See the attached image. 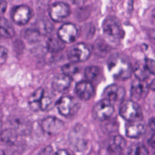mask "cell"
<instances>
[{"label": "cell", "mask_w": 155, "mask_h": 155, "mask_svg": "<svg viewBox=\"0 0 155 155\" xmlns=\"http://www.w3.org/2000/svg\"><path fill=\"white\" fill-rule=\"evenodd\" d=\"M104 34L113 41H119L124 36V30L121 24L117 18L113 16L106 18L102 22Z\"/></svg>", "instance_id": "6da1fadb"}, {"label": "cell", "mask_w": 155, "mask_h": 155, "mask_svg": "<svg viewBox=\"0 0 155 155\" xmlns=\"http://www.w3.org/2000/svg\"><path fill=\"white\" fill-rule=\"evenodd\" d=\"M119 114L128 122H139L142 119V112L140 106L132 100H127L122 103Z\"/></svg>", "instance_id": "7a4b0ae2"}, {"label": "cell", "mask_w": 155, "mask_h": 155, "mask_svg": "<svg viewBox=\"0 0 155 155\" xmlns=\"http://www.w3.org/2000/svg\"><path fill=\"white\" fill-rule=\"evenodd\" d=\"M108 65L115 79L124 81L131 76L133 69L127 61L117 58L111 61Z\"/></svg>", "instance_id": "3957f363"}, {"label": "cell", "mask_w": 155, "mask_h": 155, "mask_svg": "<svg viewBox=\"0 0 155 155\" xmlns=\"http://www.w3.org/2000/svg\"><path fill=\"white\" fill-rule=\"evenodd\" d=\"M114 111V108L112 102L107 99H103L93 106L92 114L95 119L104 121L111 117Z\"/></svg>", "instance_id": "277c9868"}, {"label": "cell", "mask_w": 155, "mask_h": 155, "mask_svg": "<svg viewBox=\"0 0 155 155\" xmlns=\"http://www.w3.org/2000/svg\"><path fill=\"white\" fill-rule=\"evenodd\" d=\"M91 51L89 47L84 43H77L67 51V56L72 63H78L87 61L90 56Z\"/></svg>", "instance_id": "5b68a950"}, {"label": "cell", "mask_w": 155, "mask_h": 155, "mask_svg": "<svg viewBox=\"0 0 155 155\" xmlns=\"http://www.w3.org/2000/svg\"><path fill=\"white\" fill-rule=\"evenodd\" d=\"M59 113L65 117L71 116L75 114L79 108L78 102L71 96H63L56 103Z\"/></svg>", "instance_id": "8992f818"}, {"label": "cell", "mask_w": 155, "mask_h": 155, "mask_svg": "<svg viewBox=\"0 0 155 155\" xmlns=\"http://www.w3.org/2000/svg\"><path fill=\"white\" fill-rule=\"evenodd\" d=\"M42 130L48 134L56 135L61 133L64 128V123L59 119L48 116L41 120L40 123Z\"/></svg>", "instance_id": "52a82bcc"}, {"label": "cell", "mask_w": 155, "mask_h": 155, "mask_svg": "<svg viewBox=\"0 0 155 155\" xmlns=\"http://www.w3.org/2000/svg\"><path fill=\"white\" fill-rule=\"evenodd\" d=\"M70 6L63 2H56L50 7L49 15L52 21L57 22H61L70 14Z\"/></svg>", "instance_id": "ba28073f"}, {"label": "cell", "mask_w": 155, "mask_h": 155, "mask_svg": "<svg viewBox=\"0 0 155 155\" xmlns=\"http://www.w3.org/2000/svg\"><path fill=\"white\" fill-rule=\"evenodd\" d=\"M31 18V10L25 5L15 7L12 11V19L16 24L22 25L28 23Z\"/></svg>", "instance_id": "9c48e42d"}, {"label": "cell", "mask_w": 155, "mask_h": 155, "mask_svg": "<svg viewBox=\"0 0 155 155\" xmlns=\"http://www.w3.org/2000/svg\"><path fill=\"white\" fill-rule=\"evenodd\" d=\"M78 36V30L75 25L71 23H65L58 31V36L65 44L74 42Z\"/></svg>", "instance_id": "30bf717a"}, {"label": "cell", "mask_w": 155, "mask_h": 155, "mask_svg": "<svg viewBox=\"0 0 155 155\" xmlns=\"http://www.w3.org/2000/svg\"><path fill=\"white\" fill-rule=\"evenodd\" d=\"M75 91L78 97L82 101H88L93 96L94 88L88 81H82L77 83Z\"/></svg>", "instance_id": "8fae6325"}, {"label": "cell", "mask_w": 155, "mask_h": 155, "mask_svg": "<svg viewBox=\"0 0 155 155\" xmlns=\"http://www.w3.org/2000/svg\"><path fill=\"white\" fill-rule=\"evenodd\" d=\"M70 143L72 147L78 151L85 149L87 145L85 138L82 136L80 127L76 126L70 133Z\"/></svg>", "instance_id": "7c38bea8"}, {"label": "cell", "mask_w": 155, "mask_h": 155, "mask_svg": "<svg viewBox=\"0 0 155 155\" xmlns=\"http://www.w3.org/2000/svg\"><path fill=\"white\" fill-rule=\"evenodd\" d=\"M125 90L122 87L117 84H112L107 87L104 91L105 99L111 102L120 101L125 96Z\"/></svg>", "instance_id": "4fadbf2b"}, {"label": "cell", "mask_w": 155, "mask_h": 155, "mask_svg": "<svg viewBox=\"0 0 155 155\" xmlns=\"http://www.w3.org/2000/svg\"><path fill=\"white\" fill-rule=\"evenodd\" d=\"M71 84V78L64 74L56 76L52 81V88L59 93L66 91Z\"/></svg>", "instance_id": "5bb4252c"}, {"label": "cell", "mask_w": 155, "mask_h": 155, "mask_svg": "<svg viewBox=\"0 0 155 155\" xmlns=\"http://www.w3.org/2000/svg\"><path fill=\"white\" fill-rule=\"evenodd\" d=\"M145 132L144 125L138 122H129L125 126V134L130 138H138Z\"/></svg>", "instance_id": "9a60e30c"}, {"label": "cell", "mask_w": 155, "mask_h": 155, "mask_svg": "<svg viewBox=\"0 0 155 155\" xmlns=\"http://www.w3.org/2000/svg\"><path fill=\"white\" fill-rule=\"evenodd\" d=\"M45 91L42 88L36 89L28 99V105L31 110L35 111L41 110V105L44 97Z\"/></svg>", "instance_id": "2e32d148"}, {"label": "cell", "mask_w": 155, "mask_h": 155, "mask_svg": "<svg viewBox=\"0 0 155 155\" xmlns=\"http://www.w3.org/2000/svg\"><path fill=\"white\" fill-rule=\"evenodd\" d=\"M145 92V85L143 81L138 79L135 80L131 84L130 88L131 100L136 102L140 100Z\"/></svg>", "instance_id": "e0dca14e"}, {"label": "cell", "mask_w": 155, "mask_h": 155, "mask_svg": "<svg viewBox=\"0 0 155 155\" xmlns=\"http://www.w3.org/2000/svg\"><path fill=\"white\" fill-rule=\"evenodd\" d=\"M15 33V28L12 23L5 18L0 17V37L12 38Z\"/></svg>", "instance_id": "ac0fdd59"}, {"label": "cell", "mask_w": 155, "mask_h": 155, "mask_svg": "<svg viewBox=\"0 0 155 155\" xmlns=\"http://www.w3.org/2000/svg\"><path fill=\"white\" fill-rule=\"evenodd\" d=\"M47 50L51 53H58L65 48V43L62 42L58 36L51 37L47 43Z\"/></svg>", "instance_id": "d6986e66"}, {"label": "cell", "mask_w": 155, "mask_h": 155, "mask_svg": "<svg viewBox=\"0 0 155 155\" xmlns=\"http://www.w3.org/2000/svg\"><path fill=\"white\" fill-rule=\"evenodd\" d=\"M133 71L136 79L141 81H144L149 76L150 73L147 70L145 64H137L135 65L133 68Z\"/></svg>", "instance_id": "ffe728a7"}, {"label": "cell", "mask_w": 155, "mask_h": 155, "mask_svg": "<svg viewBox=\"0 0 155 155\" xmlns=\"http://www.w3.org/2000/svg\"><path fill=\"white\" fill-rule=\"evenodd\" d=\"M100 73V68L97 66L91 65L87 67L84 71V76L87 81H91L95 79Z\"/></svg>", "instance_id": "44dd1931"}, {"label": "cell", "mask_w": 155, "mask_h": 155, "mask_svg": "<svg viewBox=\"0 0 155 155\" xmlns=\"http://www.w3.org/2000/svg\"><path fill=\"white\" fill-rule=\"evenodd\" d=\"M79 71L78 66L74 63H68L64 65L62 67V71L64 74L70 77L75 75Z\"/></svg>", "instance_id": "7402d4cb"}, {"label": "cell", "mask_w": 155, "mask_h": 155, "mask_svg": "<svg viewBox=\"0 0 155 155\" xmlns=\"http://www.w3.org/2000/svg\"><path fill=\"white\" fill-rule=\"evenodd\" d=\"M128 155H148V150L145 145L136 144L129 150Z\"/></svg>", "instance_id": "603a6c76"}, {"label": "cell", "mask_w": 155, "mask_h": 155, "mask_svg": "<svg viewBox=\"0 0 155 155\" xmlns=\"http://www.w3.org/2000/svg\"><path fill=\"white\" fill-rule=\"evenodd\" d=\"M1 137L3 141L7 143H13L16 138V134L13 130H7L2 133Z\"/></svg>", "instance_id": "cb8c5ba5"}, {"label": "cell", "mask_w": 155, "mask_h": 155, "mask_svg": "<svg viewBox=\"0 0 155 155\" xmlns=\"http://www.w3.org/2000/svg\"><path fill=\"white\" fill-rule=\"evenodd\" d=\"M40 33L36 29H30L25 31V38L30 42L36 41L39 37Z\"/></svg>", "instance_id": "d4e9b609"}, {"label": "cell", "mask_w": 155, "mask_h": 155, "mask_svg": "<svg viewBox=\"0 0 155 155\" xmlns=\"http://www.w3.org/2000/svg\"><path fill=\"white\" fill-rule=\"evenodd\" d=\"M122 148L113 142L107 149L108 155H120Z\"/></svg>", "instance_id": "484cf974"}, {"label": "cell", "mask_w": 155, "mask_h": 155, "mask_svg": "<svg viewBox=\"0 0 155 155\" xmlns=\"http://www.w3.org/2000/svg\"><path fill=\"white\" fill-rule=\"evenodd\" d=\"M144 64L148 72L155 75V61L151 58H146L144 61Z\"/></svg>", "instance_id": "4316f807"}, {"label": "cell", "mask_w": 155, "mask_h": 155, "mask_svg": "<svg viewBox=\"0 0 155 155\" xmlns=\"http://www.w3.org/2000/svg\"><path fill=\"white\" fill-rule=\"evenodd\" d=\"M95 49L97 50V51L100 54H105L108 51V46L103 41H97L95 45Z\"/></svg>", "instance_id": "83f0119b"}, {"label": "cell", "mask_w": 155, "mask_h": 155, "mask_svg": "<svg viewBox=\"0 0 155 155\" xmlns=\"http://www.w3.org/2000/svg\"><path fill=\"white\" fill-rule=\"evenodd\" d=\"M8 57V50L2 45H0V65L3 64Z\"/></svg>", "instance_id": "f1b7e54d"}, {"label": "cell", "mask_w": 155, "mask_h": 155, "mask_svg": "<svg viewBox=\"0 0 155 155\" xmlns=\"http://www.w3.org/2000/svg\"><path fill=\"white\" fill-rule=\"evenodd\" d=\"M113 142L114 143L117 144V145L121 147L122 148L125 145V139L122 137H121L120 136H115L114 138V142Z\"/></svg>", "instance_id": "f546056e"}, {"label": "cell", "mask_w": 155, "mask_h": 155, "mask_svg": "<svg viewBox=\"0 0 155 155\" xmlns=\"http://www.w3.org/2000/svg\"><path fill=\"white\" fill-rule=\"evenodd\" d=\"M7 7V3L4 0H0V14L4 13Z\"/></svg>", "instance_id": "4dcf8cb0"}, {"label": "cell", "mask_w": 155, "mask_h": 155, "mask_svg": "<svg viewBox=\"0 0 155 155\" xmlns=\"http://www.w3.org/2000/svg\"><path fill=\"white\" fill-rule=\"evenodd\" d=\"M148 143L150 146H151L152 148H155V133L153 134L151 137L148 139Z\"/></svg>", "instance_id": "1f68e13d"}, {"label": "cell", "mask_w": 155, "mask_h": 155, "mask_svg": "<svg viewBox=\"0 0 155 155\" xmlns=\"http://www.w3.org/2000/svg\"><path fill=\"white\" fill-rule=\"evenodd\" d=\"M55 155H71V154L65 150H59L56 153Z\"/></svg>", "instance_id": "d6a6232c"}, {"label": "cell", "mask_w": 155, "mask_h": 155, "mask_svg": "<svg viewBox=\"0 0 155 155\" xmlns=\"http://www.w3.org/2000/svg\"><path fill=\"white\" fill-rule=\"evenodd\" d=\"M149 126L155 132V117L151 118L149 121Z\"/></svg>", "instance_id": "836d02e7"}, {"label": "cell", "mask_w": 155, "mask_h": 155, "mask_svg": "<svg viewBox=\"0 0 155 155\" xmlns=\"http://www.w3.org/2000/svg\"><path fill=\"white\" fill-rule=\"evenodd\" d=\"M148 88L152 90H154L155 91V79H153L150 83V84L148 85Z\"/></svg>", "instance_id": "e575fe53"}, {"label": "cell", "mask_w": 155, "mask_h": 155, "mask_svg": "<svg viewBox=\"0 0 155 155\" xmlns=\"http://www.w3.org/2000/svg\"><path fill=\"white\" fill-rule=\"evenodd\" d=\"M151 16H152V19L153 22L155 23V8L152 11V13H151Z\"/></svg>", "instance_id": "d590c367"}, {"label": "cell", "mask_w": 155, "mask_h": 155, "mask_svg": "<svg viewBox=\"0 0 155 155\" xmlns=\"http://www.w3.org/2000/svg\"><path fill=\"white\" fill-rule=\"evenodd\" d=\"M85 0H74V2L76 4H80L81 3H83V2H85Z\"/></svg>", "instance_id": "8d00e7d4"}, {"label": "cell", "mask_w": 155, "mask_h": 155, "mask_svg": "<svg viewBox=\"0 0 155 155\" xmlns=\"http://www.w3.org/2000/svg\"><path fill=\"white\" fill-rule=\"evenodd\" d=\"M1 125H2V123H1V122L0 121V128H1Z\"/></svg>", "instance_id": "74e56055"}, {"label": "cell", "mask_w": 155, "mask_h": 155, "mask_svg": "<svg viewBox=\"0 0 155 155\" xmlns=\"http://www.w3.org/2000/svg\"><path fill=\"white\" fill-rule=\"evenodd\" d=\"M154 108H155V104H154Z\"/></svg>", "instance_id": "f35d334b"}]
</instances>
